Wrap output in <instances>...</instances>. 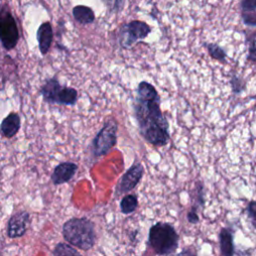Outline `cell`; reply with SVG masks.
<instances>
[{
    "label": "cell",
    "mask_w": 256,
    "mask_h": 256,
    "mask_svg": "<svg viewBox=\"0 0 256 256\" xmlns=\"http://www.w3.org/2000/svg\"><path fill=\"white\" fill-rule=\"evenodd\" d=\"M160 104L161 99L156 88L147 81H141L133 101L134 117L140 135L155 147H163L170 140L169 124Z\"/></svg>",
    "instance_id": "obj_1"
},
{
    "label": "cell",
    "mask_w": 256,
    "mask_h": 256,
    "mask_svg": "<svg viewBox=\"0 0 256 256\" xmlns=\"http://www.w3.org/2000/svg\"><path fill=\"white\" fill-rule=\"evenodd\" d=\"M62 235L66 242L83 251L93 248L96 241L94 223L86 217H73L62 226Z\"/></svg>",
    "instance_id": "obj_2"
},
{
    "label": "cell",
    "mask_w": 256,
    "mask_h": 256,
    "mask_svg": "<svg viewBox=\"0 0 256 256\" xmlns=\"http://www.w3.org/2000/svg\"><path fill=\"white\" fill-rule=\"evenodd\" d=\"M148 244L157 255L168 256L176 252L179 235L170 223L157 222L149 230Z\"/></svg>",
    "instance_id": "obj_3"
},
{
    "label": "cell",
    "mask_w": 256,
    "mask_h": 256,
    "mask_svg": "<svg viewBox=\"0 0 256 256\" xmlns=\"http://www.w3.org/2000/svg\"><path fill=\"white\" fill-rule=\"evenodd\" d=\"M43 100L49 104L73 106L78 100V91L66 85H61L57 77L46 79L40 88Z\"/></svg>",
    "instance_id": "obj_4"
},
{
    "label": "cell",
    "mask_w": 256,
    "mask_h": 256,
    "mask_svg": "<svg viewBox=\"0 0 256 256\" xmlns=\"http://www.w3.org/2000/svg\"><path fill=\"white\" fill-rule=\"evenodd\" d=\"M118 124L111 118L98 131L91 144L92 155L96 158L107 155L116 145Z\"/></svg>",
    "instance_id": "obj_5"
},
{
    "label": "cell",
    "mask_w": 256,
    "mask_h": 256,
    "mask_svg": "<svg viewBox=\"0 0 256 256\" xmlns=\"http://www.w3.org/2000/svg\"><path fill=\"white\" fill-rule=\"evenodd\" d=\"M151 32V26L141 20H133L128 23H123L119 27L118 42L123 49H128L139 40L147 38Z\"/></svg>",
    "instance_id": "obj_6"
},
{
    "label": "cell",
    "mask_w": 256,
    "mask_h": 256,
    "mask_svg": "<svg viewBox=\"0 0 256 256\" xmlns=\"http://www.w3.org/2000/svg\"><path fill=\"white\" fill-rule=\"evenodd\" d=\"M19 29L17 22L7 5H0V41L6 51L16 47L19 41Z\"/></svg>",
    "instance_id": "obj_7"
},
{
    "label": "cell",
    "mask_w": 256,
    "mask_h": 256,
    "mask_svg": "<svg viewBox=\"0 0 256 256\" xmlns=\"http://www.w3.org/2000/svg\"><path fill=\"white\" fill-rule=\"evenodd\" d=\"M144 174V167L140 162L133 163L121 176L115 187V197L132 191L140 182Z\"/></svg>",
    "instance_id": "obj_8"
},
{
    "label": "cell",
    "mask_w": 256,
    "mask_h": 256,
    "mask_svg": "<svg viewBox=\"0 0 256 256\" xmlns=\"http://www.w3.org/2000/svg\"><path fill=\"white\" fill-rule=\"evenodd\" d=\"M29 219L30 215L27 211H19L13 214L8 221L7 235L10 238L22 237L27 231Z\"/></svg>",
    "instance_id": "obj_9"
},
{
    "label": "cell",
    "mask_w": 256,
    "mask_h": 256,
    "mask_svg": "<svg viewBox=\"0 0 256 256\" xmlns=\"http://www.w3.org/2000/svg\"><path fill=\"white\" fill-rule=\"evenodd\" d=\"M78 170L77 164L73 162H62L58 164L51 175V180L54 185H61L69 182Z\"/></svg>",
    "instance_id": "obj_10"
},
{
    "label": "cell",
    "mask_w": 256,
    "mask_h": 256,
    "mask_svg": "<svg viewBox=\"0 0 256 256\" xmlns=\"http://www.w3.org/2000/svg\"><path fill=\"white\" fill-rule=\"evenodd\" d=\"M53 28L49 21H45L40 24L36 32V39L38 42V48L42 55H46L53 42Z\"/></svg>",
    "instance_id": "obj_11"
},
{
    "label": "cell",
    "mask_w": 256,
    "mask_h": 256,
    "mask_svg": "<svg viewBox=\"0 0 256 256\" xmlns=\"http://www.w3.org/2000/svg\"><path fill=\"white\" fill-rule=\"evenodd\" d=\"M20 126V116L15 112H11L2 120L0 125V132L5 138H12L18 133Z\"/></svg>",
    "instance_id": "obj_12"
},
{
    "label": "cell",
    "mask_w": 256,
    "mask_h": 256,
    "mask_svg": "<svg viewBox=\"0 0 256 256\" xmlns=\"http://www.w3.org/2000/svg\"><path fill=\"white\" fill-rule=\"evenodd\" d=\"M240 13L244 25L251 28L256 26V0H241Z\"/></svg>",
    "instance_id": "obj_13"
},
{
    "label": "cell",
    "mask_w": 256,
    "mask_h": 256,
    "mask_svg": "<svg viewBox=\"0 0 256 256\" xmlns=\"http://www.w3.org/2000/svg\"><path fill=\"white\" fill-rule=\"evenodd\" d=\"M72 15L75 21L81 25L92 24L95 21L93 9L86 5H76L72 8Z\"/></svg>",
    "instance_id": "obj_14"
},
{
    "label": "cell",
    "mask_w": 256,
    "mask_h": 256,
    "mask_svg": "<svg viewBox=\"0 0 256 256\" xmlns=\"http://www.w3.org/2000/svg\"><path fill=\"white\" fill-rule=\"evenodd\" d=\"M219 247L221 256H233L234 242L233 233L228 228H222L219 233Z\"/></svg>",
    "instance_id": "obj_15"
},
{
    "label": "cell",
    "mask_w": 256,
    "mask_h": 256,
    "mask_svg": "<svg viewBox=\"0 0 256 256\" xmlns=\"http://www.w3.org/2000/svg\"><path fill=\"white\" fill-rule=\"evenodd\" d=\"M203 46L206 48L211 58L217 60L221 64H227V52L223 47H221L217 43H211V42H208V43L205 42L203 43Z\"/></svg>",
    "instance_id": "obj_16"
},
{
    "label": "cell",
    "mask_w": 256,
    "mask_h": 256,
    "mask_svg": "<svg viewBox=\"0 0 256 256\" xmlns=\"http://www.w3.org/2000/svg\"><path fill=\"white\" fill-rule=\"evenodd\" d=\"M138 206V198L134 194H127L120 201V211L123 214L133 213Z\"/></svg>",
    "instance_id": "obj_17"
},
{
    "label": "cell",
    "mask_w": 256,
    "mask_h": 256,
    "mask_svg": "<svg viewBox=\"0 0 256 256\" xmlns=\"http://www.w3.org/2000/svg\"><path fill=\"white\" fill-rule=\"evenodd\" d=\"M52 254L53 256H82L80 252L74 248V246L64 242H59L56 244Z\"/></svg>",
    "instance_id": "obj_18"
},
{
    "label": "cell",
    "mask_w": 256,
    "mask_h": 256,
    "mask_svg": "<svg viewBox=\"0 0 256 256\" xmlns=\"http://www.w3.org/2000/svg\"><path fill=\"white\" fill-rule=\"evenodd\" d=\"M245 37L248 42V60L251 63L256 62V46H255V32L250 31V33H247L245 31Z\"/></svg>",
    "instance_id": "obj_19"
},
{
    "label": "cell",
    "mask_w": 256,
    "mask_h": 256,
    "mask_svg": "<svg viewBox=\"0 0 256 256\" xmlns=\"http://www.w3.org/2000/svg\"><path fill=\"white\" fill-rule=\"evenodd\" d=\"M109 13L119 14L125 8L126 0H102Z\"/></svg>",
    "instance_id": "obj_20"
},
{
    "label": "cell",
    "mask_w": 256,
    "mask_h": 256,
    "mask_svg": "<svg viewBox=\"0 0 256 256\" xmlns=\"http://www.w3.org/2000/svg\"><path fill=\"white\" fill-rule=\"evenodd\" d=\"M230 85H231L232 92L235 95L241 94L246 89V82H245V80H243L239 75H236V74L231 76Z\"/></svg>",
    "instance_id": "obj_21"
},
{
    "label": "cell",
    "mask_w": 256,
    "mask_h": 256,
    "mask_svg": "<svg viewBox=\"0 0 256 256\" xmlns=\"http://www.w3.org/2000/svg\"><path fill=\"white\" fill-rule=\"evenodd\" d=\"M255 207H256V203L255 201H250L249 204L247 205L245 211L247 213V216L248 218L250 219L251 223H252V226L255 227V219H256V211H255Z\"/></svg>",
    "instance_id": "obj_22"
},
{
    "label": "cell",
    "mask_w": 256,
    "mask_h": 256,
    "mask_svg": "<svg viewBox=\"0 0 256 256\" xmlns=\"http://www.w3.org/2000/svg\"><path fill=\"white\" fill-rule=\"evenodd\" d=\"M187 220L189 221V223L197 224L199 222V215L197 213V210L191 208L187 213Z\"/></svg>",
    "instance_id": "obj_23"
},
{
    "label": "cell",
    "mask_w": 256,
    "mask_h": 256,
    "mask_svg": "<svg viewBox=\"0 0 256 256\" xmlns=\"http://www.w3.org/2000/svg\"><path fill=\"white\" fill-rule=\"evenodd\" d=\"M177 256H197V252L194 247H186Z\"/></svg>",
    "instance_id": "obj_24"
}]
</instances>
